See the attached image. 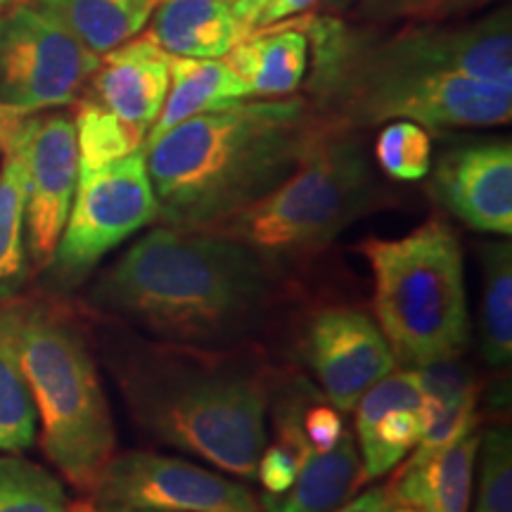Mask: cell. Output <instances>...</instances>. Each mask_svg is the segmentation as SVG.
<instances>
[{"label":"cell","mask_w":512,"mask_h":512,"mask_svg":"<svg viewBox=\"0 0 512 512\" xmlns=\"http://www.w3.org/2000/svg\"><path fill=\"white\" fill-rule=\"evenodd\" d=\"M482 430L432 453H411L387 486L389 501L418 512H467Z\"/></svg>","instance_id":"2e32d148"},{"label":"cell","mask_w":512,"mask_h":512,"mask_svg":"<svg viewBox=\"0 0 512 512\" xmlns=\"http://www.w3.org/2000/svg\"><path fill=\"white\" fill-rule=\"evenodd\" d=\"M147 22L143 36L174 57L216 60L245 38L226 0H159Z\"/></svg>","instance_id":"ac0fdd59"},{"label":"cell","mask_w":512,"mask_h":512,"mask_svg":"<svg viewBox=\"0 0 512 512\" xmlns=\"http://www.w3.org/2000/svg\"><path fill=\"white\" fill-rule=\"evenodd\" d=\"M309 55L311 46L304 31L280 22L240 38L223 60L240 76L249 95L287 98L304 83Z\"/></svg>","instance_id":"e0dca14e"},{"label":"cell","mask_w":512,"mask_h":512,"mask_svg":"<svg viewBox=\"0 0 512 512\" xmlns=\"http://www.w3.org/2000/svg\"><path fill=\"white\" fill-rule=\"evenodd\" d=\"M91 498L105 505L171 512H259V501L245 484L152 451L114 456Z\"/></svg>","instance_id":"8fae6325"},{"label":"cell","mask_w":512,"mask_h":512,"mask_svg":"<svg viewBox=\"0 0 512 512\" xmlns=\"http://www.w3.org/2000/svg\"><path fill=\"white\" fill-rule=\"evenodd\" d=\"M133 420L164 444L256 479L268 384L254 358L128 335L112 361Z\"/></svg>","instance_id":"3957f363"},{"label":"cell","mask_w":512,"mask_h":512,"mask_svg":"<svg viewBox=\"0 0 512 512\" xmlns=\"http://www.w3.org/2000/svg\"><path fill=\"white\" fill-rule=\"evenodd\" d=\"M226 3H235V0H226Z\"/></svg>","instance_id":"60d3db41"},{"label":"cell","mask_w":512,"mask_h":512,"mask_svg":"<svg viewBox=\"0 0 512 512\" xmlns=\"http://www.w3.org/2000/svg\"><path fill=\"white\" fill-rule=\"evenodd\" d=\"M375 283V323L396 363L420 370L458 361L470 342L463 247L434 219L396 240L361 242Z\"/></svg>","instance_id":"52a82bcc"},{"label":"cell","mask_w":512,"mask_h":512,"mask_svg":"<svg viewBox=\"0 0 512 512\" xmlns=\"http://www.w3.org/2000/svg\"><path fill=\"white\" fill-rule=\"evenodd\" d=\"M432 192L448 214L479 233H512V145L479 140L444 152Z\"/></svg>","instance_id":"4fadbf2b"},{"label":"cell","mask_w":512,"mask_h":512,"mask_svg":"<svg viewBox=\"0 0 512 512\" xmlns=\"http://www.w3.org/2000/svg\"><path fill=\"white\" fill-rule=\"evenodd\" d=\"M15 342L43 451L69 484L93 494L117 451V430L86 335L55 306L17 302Z\"/></svg>","instance_id":"5b68a950"},{"label":"cell","mask_w":512,"mask_h":512,"mask_svg":"<svg viewBox=\"0 0 512 512\" xmlns=\"http://www.w3.org/2000/svg\"><path fill=\"white\" fill-rule=\"evenodd\" d=\"M285 22L309 38L313 72L306 100L332 124L358 131L403 119L441 131L503 126L512 117V86L380 62L361 50L351 24L337 17L313 15Z\"/></svg>","instance_id":"277c9868"},{"label":"cell","mask_w":512,"mask_h":512,"mask_svg":"<svg viewBox=\"0 0 512 512\" xmlns=\"http://www.w3.org/2000/svg\"><path fill=\"white\" fill-rule=\"evenodd\" d=\"M91 304L159 342L226 349L264 325L271 271L216 230L159 226L100 275Z\"/></svg>","instance_id":"6da1fadb"},{"label":"cell","mask_w":512,"mask_h":512,"mask_svg":"<svg viewBox=\"0 0 512 512\" xmlns=\"http://www.w3.org/2000/svg\"><path fill=\"white\" fill-rule=\"evenodd\" d=\"M95 55H105L138 36L150 15L138 0H31Z\"/></svg>","instance_id":"44dd1931"},{"label":"cell","mask_w":512,"mask_h":512,"mask_svg":"<svg viewBox=\"0 0 512 512\" xmlns=\"http://www.w3.org/2000/svg\"><path fill=\"white\" fill-rule=\"evenodd\" d=\"M482 309H479V349L484 361L505 368L512 356V247L491 242L482 249Z\"/></svg>","instance_id":"603a6c76"},{"label":"cell","mask_w":512,"mask_h":512,"mask_svg":"<svg viewBox=\"0 0 512 512\" xmlns=\"http://www.w3.org/2000/svg\"><path fill=\"white\" fill-rule=\"evenodd\" d=\"M27 273V176L17 152L5 150L0 169V302L19 292Z\"/></svg>","instance_id":"cb8c5ba5"},{"label":"cell","mask_w":512,"mask_h":512,"mask_svg":"<svg viewBox=\"0 0 512 512\" xmlns=\"http://www.w3.org/2000/svg\"><path fill=\"white\" fill-rule=\"evenodd\" d=\"M439 0H358L354 19L366 27H389L396 22H434Z\"/></svg>","instance_id":"f1b7e54d"},{"label":"cell","mask_w":512,"mask_h":512,"mask_svg":"<svg viewBox=\"0 0 512 512\" xmlns=\"http://www.w3.org/2000/svg\"><path fill=\"white\" fill-rule=\"evenodd\" d=\"M302 430L313 451L323 453L330 451L332 446L342 439L344 427L342 415L332 403H311L302 413Z\"/></svg>","instance_id":"f546056e"},{"label":"cell","mask_w":512,"mask_h":512,"mask_svg":"<svg viewBox=\"0 0 512 512\" xmlns=\"http://www.w3.org/2000/svg\"><path fill=\"white\" fill-rule=\"evenodd\" d=\"M245 98H249L247 86L223 57L204 60V57L171 55L169 91H166L164 105L157 114L155 124L147 131L145 145L185 119L221 110V107H228Z\"/></svg>","instance_id":"ffe728a7"},{"label":"cell","mask_w":512,"mask_h":512,"mask_svg":"<svg viewBox=\"0 0 512 512\" xmlns=\"http://www.w3.org/2000/svg\"><path fill=\"white\" fill-rule=\"evenodd\" d=\"M392 510V501H389V494L384 486H373L366 494L358 498H349L347 503L339 505L337 510L332 512H389Z\"/></svg>","instance_id":"1f68e13d"},{"label":"cell","mask_w":512,"mask_h":512,"mask_svg":"<svg viewBox=\"0 0 512 512\" xmlns=\"http://www.w3.org/2000/svg\"><path fill=\"white\" fill-rule=\"evenodd\" d=\"M266 3L268 0H235L233 3V15L238 19L242 31H245V36L252 34L256 17L261 15V10L266 8Z\"/></svg>","instance_id":"836d02e7"},{"label":"cell","mask_w":512,"mask_h":512,"mask_svg":"<svg viewBox=\"0 0 512 512\" xmlns=\"http://www.w3.org/2000/svg\"><path fill=\"white\" fill-rule=\"evenodd\" d=\"M100 64L53 15L19 0L0 12V107L17 114L72 105Z\"/></svg>","instance_id":"9c48e42d"},{"label":"cell","mask_w":512,"mask_h":512,"mask_svg":"<svg viewBox=\"0 0 512 512\" xmlns=\"http://www.w3.org/2000/svg\"><path fill=\"white\" fill-rule=\"evenodd\" d=\"M316 3H318V0H268L266 8L261 10L259 17H256L252 31L273 27V24L285 22L287 17L302 15L304 10L313 8Z\"/></svg>","instance_id":"4dcf8cb0"},{"label":"cell","mask_w":512,"mask_h":512,"mask_svg":"<svg viewBox=\"0 0 512 512\" xmlns=\"http://www.w3.org/2000/svg\"><path fill=\"white\" fill-rule=\"evenodd\" d=\"M67 491L46 467L0 453V512H69Z\"/></svg>","instance_id":"484cf974"},{"label":"cell","mask_w":512,"mask_h":512,"mask_svg":"<svg viewBox=\"0 0 512 512\" xmlns=\"http://www.w3.org/2000/svg\"><path fill=\"white\" fill-rule=\"evenodd\" d=\"M486 3H491V0H439L437 10H434V22L467 15V12L484 8Z\"/></svg>","instance_id":"d6a6232c"},{"label":"cell","mask_w":512,"mask_h":512,"mask_svg":"<svg viewBox=\"0 0 512 512\" xmlns=\"http://www.w3.org/2000/svg\"><path fill=\"white\" fill-rule=\"evenodd\" d=\"M389 512H418L415 508H408V505H396V503H392V510Z\"/></svg>","instance_id":"f35d334b"},{"label":"cell","mask_w":512,"mask_h":512,"mask_svg":"<svg viewBox=\"0 0 512 512\" xmlns=\"http://www.w3.org/2000/svg\"><path fill=\"white\" fill-rule=\"evenodd\" d=\"M304 356L337 411L351 413L363 392L396 370V358L368 313L330 306L309 320Z\"/></svg>","instance_id":"7c38bea8"},{"label":"cell","mask_w":512,"mask_h":512,"mask_svg":"<svg viewBox=\"0 0 512 512\" xmlns=\"http://www.w3.org/2000/svg\"><path fill=\"white\" fill-rule=\"evenodd\" d=\"M347 3H351V0H325V8H344Z\"/></svg>","instance_id":"74e56055"},{"label":"cell","mask_w":512,"mask_h":512,"mask_svg":"<svg viewBox=\"0 0 512 512\" xmlns=\"http://www.w3.org/2000/svg\"><path fill=\"white\" fill-rule=\"evenodd\" d=\"M27 176V252L38 271L53 259L79 183V147L67 114H27L3 140Z\"/></svg>","instance_id":"30bf717a"},{"label":"cell","mask_w":512,"mask_h":512,"mask_svg":"<svg viewBox=\"0 0 512 512\" xmlns=\"http://www.w3.org/2000/svg\"><path fill=\"white\" fill-rule=\"evenodd\" d=\"M475 512H512V437L508 425L479 434Z\"/></svg>","instance_id":"83f0119b"},{"label":"cell","mask_w":512,"mask_h":512,"mask_svg":"<svg viewBox=\"0 0 512 512\" xmlns=\"http://www.w3.org/2000/svg\"><path fill=\"white\" fill-rule=\"evenodd\" d=\"M323 117L306 98L233 102L143 145L164 226L207 230L259 202L297 169Z\"/></svg>","instance_id":"7a4b0ae2"},{"label":"cell","mask_w":512,"mask_h":512,"mask_svg":"<svg viewBox=\"0 0 512 512\" xmlns=\"http://www.w3.org/2000/svg\"><path fill=\"white\" fill-rule=\"evenodd\" d=\"M363 484L356 434L344 430L330 451L306 453L297 479L283 494H261L259 512H332Z\"/></svg>","instance_id":"d6986e66"},{"label":"cell","mask_w":512,"mask_h":512,"mask_svg":"<svg viewBox=\"0 0 512 512\" xmlns=\"http://www.w3.org/2000/svg\"><path fill=\"white\" fill-rule=\"evenodd\" d=\"M22 117H27V114H17L12 110H5V107H0V150H3V140L8 138V133L17 126V121Z\"/></svg>","instance_id":"d590c367"},{"label":"cell","mask_w":512,"mask_h":512,"mask_svg":"<svg viewBox=\"0 0 512 512\" xmlns=\"http://www.w3.org/2000/svg\"><path fill=\"white\" fill-rule=\"evenodd\" d=\"M380 197L354 128L323 119L302 162L278 188L207 230L247 245L273 273L323 252Z\"/></svg>","instance_id":"8992f818"},{"label":"cell","mask_w":512,"mask_h":512,"mask_svg":"<svg viewBox=\"0 0 512 512\" xmlns=\"http://www.w3.org/2000/svg\"><path fill=\"white\" fill-rule=\"evenodd\" d=\"M169 60L162 48L133 36L110 53L100 55L91 81V95L105 110L117 114L126 124L150 131L166 91H169Z\"/></svg>","instance_id":"9a60e30c"},{"label":"cell","mask_w":512,"mask_h":512,"mask_svg":"<svg viewBox=\"0 0 512 512\" xmlns=\"http://www.w3.org/2000/svg\"><path fill=\"white\" fill-rule=\"evenodd\" d=\"M38 415L15 342V304L0 306V453H24L34 446Z\"/></svg>","instance_id":"7402d4cb"},{"label":"cell","mask_w":512,"mask_h":512,"mask_svg":"<svg viewBox=\"0 0 512 512\" xmlns=\"http://www.w3.org/2000/svg\"><path fill=\"white\" fill-rule=\"evenodd\" d=\"M19 0H0V12H5L8 8H12V5H17Z\"/></svg>","instance_id":"ab89813d"},{"label":"cell","mask_w":512,"mask_h":512,"mask_svg":"<svg viewBox=\"0 0 512 512\" xmlns=\"http://www.w3.org/2000/svg\"><path fill=\"white\" fill-rule=\"evenodd\" d=\"M375 162L394 181H420L430 174V133L413 121H392L382 128L375 140Z\"/></svg>","instance_id":"4316f807"},{"label":"cell","mask_w":512,"mask_h":512,"mask_svg":"<svg viewBox=\"0 0 512 512\" xmlns=\"http://www.w3.org/2000/svg\"><path fill=\"white\" fill-rule=\"evenodd\" d=\"M69 512H171V510H155V508H136V505H105L91 501L72 503V510Z\"/></svg>","instance_id":"e575fe53"},{"label":"cell","mask_w":512,"mask_h":512,"mask_svg":"<svg viewBox=\"0 0 512 512\" xmlns=\"http://www.w3.org/2000/svg\"><path fill=\"white\" fill-rule=\"evenodd\" d=\"M74 128L76 147H79V171L102 169L121 157L143 150L147 136L143 128L126 124L88 95L76 102Z\"/></svg>","instance_id":"d4e9b609"},{"label":"cell","mask_w":512,"mask_h":512,"mask_svg":"<svg viewBox=\"0 0 512 512\" xmlns=\"http://www.w3.org/2000/svg\"><path fill=\"white\" fill-rule=\"evenodd\" d=\"M138 3H140V8H143V10L147 12V15H152V10L157 8L159 0H138Z\"/></svg>","instance_id":"8d00e7d4"},{"label":"cell","mask_w":512,"mask_h":512,"mask_svg":"<svg viewBox=\"0 0 512 512\" xmlns=\"http://www.w3.org/2000/svg\"><path fill=\"white\" fill-rule=\"evenodd\" d=\"M159 219L143 150L95 171L79 183L53 259L43 268L55 290L81 285L112 249Z\"/></svg>","instance_id":"ba28073f"},{"label":"cell","mask_w":512,"mask_h":512,"mask_svg":"<svg viewBox=\"0 0 512 512\" xmlns=\"http://www.w3.org/2000/svg\"><path fill=\"white\" fill-rule=\"evenodd\" d=\"M356 444L363 482L394 470L418 446L427 425V394L418 370H392L356 403Z\"/></svg>","instance_id":"5bb4252c"}]
</instances>
